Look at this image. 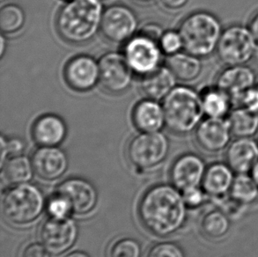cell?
Instances as JSON below:
<instances>
[{
    "mask_svg": "<svg viewBox=\"0 0 258 257\" xmlns=\"http://www.w3.org/2000/svg\"><path fill=\"white\" fill-rule=\"evenodd\" d=\"M45 207L42 189L29 182L14 185L4 196V216L14 226L31 224L42 215Z\"/></svg>",
    "mask_w": 258,
    "mask_h": 257,
    "instance_id": "cell-5",
    "label": "cell"
},
{
    "mask_svg": "<svg viewBox=\"0 0 258 257\" xmlns=\"http://www.w3.org/2000/svg\"><path fill=\"white\" fill-rule=\"evenodd\" d=\"M256 84V74L247 65L227 66L217 76L215 86L226 92L236 107L246 91Z\"/></svg>",
    "mask_w": 258,
    "mask_h": 257,
    "instance_id": "cell-17",
    "label": "cell"
},
{
    "mask_svg": "<svg viewBox=\"0 0 258 257\" xmlns=\"http://www.w3.org/2000/svg\"><path fill=\"white\" fill-rule=\"evenodd\" d=\"M133 1H135L137 3L139 4H143V5H147V4H151L154 2L155 0H133Z\"/></svg>",
    "mask_w": 258,
    "mask_h": 257,
    "instance_id": "cell-44",
    "label": "cell"
},
{
    "mask_svg": "<svg viewBox=\"0 0 258 257\" xmlns=\"http://www.w3.org/2000/svg\"><path fill=\"white\" fill-rule=\"evenodd\" d=\"M147 257H185V254L177 244L167 241L154 245Z\"/></svg>",
    "mask_w": 258,
    "mask_h": 257,
    "instance_id": "cell-33",
    "label": "cell"
},
{
    "mask_svg": "<svg viewBox=\"0 0 258 257\" xmlns=\"http://www.w3.org/2000/svg\"><path fill=\"white\" fill-rule=\"evenodd\" d=\"M143 250L138 240L124 237L115 240L108 251V257H142Z\"/></svg>",
    "mask_w": 258,
    "mask_h": 257,
    "instance_id": "cell-30",
    "label": "cell"
},
{
    "mask_svg": "<svg viewBox=\"0 0 258 257\" xmlns=\"http://www.w3.org/2000/svg\"><path fill=\"white\" fill-rule=\"evenodd\" d=\"M64 1H70V0H64Z\"/></svg>",
    "mask_w": 258,
    "mask_h": 257,
    "instance_id": "cell-47",
    "label": "cell"
},
{
    "mask_svg": "<svg viewBox=\"0 0 258 257\" xmlns=\"http://www.w3.org/2000/svg\"><path fill=\"white\" fill-rule=\"evenodd\" d=\"M101 1H107V0H101Z\"/></svg>",
    "mask_w": 258,
    "mask_h": 257,
    "instance_id": "cell-46",
    "label": "cell"
},
{
    "mask_svg": "<svg viewBox=\"0 0 258 257\" xmlns=\"http://www.w3.org/2000/svg\"><path fill=\"white\" fill-rule=\"evenodd\" d=\"M103 13L101 0L67 1L56 14V31L64 42L83 45L101 32Z\"/></svg>",
    "mask_w": 258,
    "mask_h": 257,
    "instance_id": "cell-2",
    "label": "cell"
},
{
    "mask_svg": "<svg viewBox=\"0 0 258 257\" xmlns=\"http://www.w3.org/2000/svg\"><path fill=\"white\" fill-rule=\"evenodd\" d=\"M206 168L205 161L198 154L184 153L178 157L172 165V183L181 191L199 187L203 182Z\"/></svg>",
    "mask_w": 258,
    "mask_h": 257,
    "instance_id": "cell-15",
    "label": "cell"
},
{
    "mask_svg": "<svg viewBox=\"0 0 258 257\" xmlns=\"http://www.w3.org/2000/svg\"><path fill=\"white\" fill-rule=\"evenodd\" d=\"M203 109L206 117L227 118L233 110L234 102L230 96L217 86L208 87L200 93Z\"/></svg>",
    "mask_w": 258,
    "mask_h": 257,
    "instance_id": "cell-23",
    "label": "cell"
},
{
    "mask_svg": "<svg viewBox=\"0 0 258 257\" xmlns=\"http://www.w3.org/2000/svg\"><path fill=\"white\" fill-rule=\"evenodd\" d=\"M169 150L170 143L163 133L140 132L128 144L127 157L139 169H150L166 160Z\"/></svg>",
    "mask_w": 258,
    "mask_h": 257,
    "instance_id": "cell-7",
    "label": "cell"
},
{
    "mask_svg": "<svg viewBox=\"0 0 258 257\" xmlns=\"http://www.w3.org/2000/svg\"><path fill=\"white\" fill-rule=\"evenodd\" d=\"M139 33L146 35L147 37L153 39L160 43V40L162 37L165 31L161 25L155 23V22H149V23L144 25Z\"/></svg>",
    "mask_w": 258,
    "mask_h": 257,
    "instance_id": "cell-36",
    "label": "cell"
},
{
    "mask_svg": "<svg viewBox=\"0 0 258 257\" xmlns=\"http://www.w3.org/2000/svg\"><path fill=\"white\" fill-rule=\"evenodd\" d=\"M258 161V141L252 138H236L226 151V163L236 174H248Z\"/></svg>",
    "mask_w": 258,
    "mask_h": 257,
    "instance_id": "cell-18",
    "label": "cell"
},
{
    "mask_svg": "<svg viewBox=\"0 0 258 257\" xmlns=\"http://www.w3.org/2000/svg\"><path fill=\"white\" fill-rule=\"evenodd\" d=\"M63 257H91L89 254L83 252V251H74L70 254H67V255H64Z\"/></svg>",
    "mask_w": 258,
    "mask_h": 257,
    "instance_id": "cell-41",
    "label": "cell"
},
{
    "mask_svg": "<svg viewBox=\"0 0 258 257\" xmlns=\"http://www.w3.org/2000/svg\"><path fill=\"white\" fill-rule=\"evenodd\" d=\"M123 55L134 73L144 77L161 66L164 53L159 42L137 33L124 43Z\"/></svg>",
    "mask_w": 258,
    "mask_h": 257,
    "instance_id": "cell-8",
    "label": "cell"
},
{
    "mask_svg": "<svg viewBox=\"0 0 258 257\" xmlns=\"http://www.w3.org/2000/svg\"><path fill=\"white\" fill-rule=\"evenodd\" d=\"M207 194L199 187L188 188L182 191L185 204L189 208H198L205 203Z\"/></svg>",
    "mask_w": 258,
    "mask_h": 257,
    "instance_id": "cell-35",
    "label": "cell"
},
{
    "mask_svg": "<svg viewBox=\"0 0 258 257\" xmlns=\"http://www.w3.org/2000/svg\"><path fill=\"white\" fill-rule=\"evenodd\" d=\"M56 194L69 202L72 212L87 215L93 212L98 203V192L90 181L79 177L69 178L62 182Z\"/></svg>",
    "mask_w": 258,
    "mask_h": 257,
    "instance_id": "cell-14",
    "label": "cell"
},
{
    "mask_svg": "<svg viewBox=\"0 0 258 257\" xmlns=\"http://www.w3.org/2000/svg\"><path fill=\"white\" fill-rule=\"evenodd\" d=\"M165 122L176 135L194 132L205 115L201 94L192 87L176 86L162 102Z\"/></svg>",
    "mask_w": 258,
    "mask_h": 257,
    "instance_id": "cell-3",
    "label": "cell"
},
{
    "mask_svg": "<svg viewBox=\"0 0 258 257\" xmlns=\"http://www.w3.org/2000/svg\"><path fill=\"white\" fill-rule=\"evenodd\" d=\"M257 141H258V138H257Z\"/></svg>",
    "mask_w": 258,
    "mask_h": 257,
    "instance_id": "cell-48",
    "label": "cell"
},
{
    "mask_svg": "<svg viewBox=\"0 0 258 257\" xmlns=\"http://www.w3.org/2000/svg\"><path fill=\"white\" fill-rule=\"evenodd\" d=\"M161 50L167 56H172L183 49V41L179 31H165L160 40Z\"/></svg>",
    "mask_w": 258,
    "mask_h": 257,
    "instance_id": "cell-31",
    "label": "cell"
},
{
    "mask_svg": "<svg viewBox=\"0 0 258 257\" xmlns=\"http://www.w3.org/2000/svg\"><path fill=\"white\" fill-rule=\"evenodd\" d=\"M178 31L183 41L184 51L204 58L216 52L223 28L214 14L197 11L181 21Z\"/></svg>",
    "mask_w": 258,
    "mask_h": 257,
    "instance_id": "cell-4",
    "label": "cell"
},
{
    "mask_svg": "<svg viewBox=\"0 0 258 257\" xmlns=\"http://www.w3.org/2000/svg\"><path fill=\"white\" fill-rule=\"evenodd\" d=\"M31 160L36 175L47 181L62 177L69 166L67 153L58 146H40Z\"/></svg>",
    "mask_w": 258,
    "mask_h": 257,
    "instance_id": "cell-16",
    "label": "cell"
},
{
    "mask_svg": "<svg viewBox=\"0 0 258 257\" xmlns=\"http://www.w3.org/2000/svg\"><path fill=\"white\" fill-rule=\"evenodd\" d=\"M161 6L170 11H178L183 8L189 0H159Z\"/></svg>",
    "mask_w": 258,
    "mask_h": 257,
    "instance_id": "cell-39",
    "label": "cell"
},
{
    "mask_svg": "<svg viewBox=\"0 0 258 257\" xmlns=\"http://www.w3.org/2000/svg\"><path fill=\"white\" fill-rule=\"evenodd\" d=\"M227 119L235 138H252L258 132V115L243 107L233 108Z\"/></svg>",
    "mask_w": 258,
    "mask_h": 257,
    "instance_id": "cell-26",
    "label": "cell"
},
{
    "mask_svg": "<svg viewBox=\"0 0 258 257\" xmlns=\"http://www.w3.org/2000/svg\"><path fill=\"white\" fill-rule=\"evenodd\" d=\"M31 136L37 146H59L67 139V123L55 114L41 115L32 125Z\"/></svg>",
    "mask_w": 258,
    "mask_h": 257,
    "instance_id": "cell-19",
    "label": "cell"
},
{
    "mask_svg": "<svg viewBox=\"0 0 258 257\" xmlns=\"http://www.w3.org/2000/svg\"><path fill=\"white\" fill-rule=\"evenodd\" d=\"M46 209L49 217L56 219L67 218L71 212H73L69 202L58 194L49 199L46 205Z\"/></svg>",
    "mask_w": 258,
    "mask_h": 257,
    "instance_id": "cell-32",
    "label": "cell"
},
{
    "mask_svg": "<svg viewBox=\"0 0 258 257\" xmlns=\"http://www.w3.org/2000/svg\"><path fill=\"white\" fill-rule=\"evenodd\" d=\"M2 169L6 181L13 185L28 182L35 173L31 159L22 154L11 157L5 162Z\"/></svg>",
    "mask_w": 258,
    "mask_h": 257,
    "instance_id": "cell-25",
    "label": "cell"
},
{
    "mask_svg": "<svg viewBox=\"0 0 258 257\" xmlns=\"http://www.w3.org/2000/svg\"><path fill=\"white\" fill-rule=\"evenodd\" d=\"M138 28L137 14L129 7L115 4L104 9L101 33L108 42L125 43L136 35Z\"/></svg>",
    "mask_w": 258,
    "mask_h": 257,
    "instance_id": "cell-9",
    "label": "cell"
},
{
    "mask_svg": "<svg viewBox=\"0 0 258 257\" xmlns=\"http://www.w3.org/2000/svg\"><path fill=\"white\" fill-rule=\"evenodd\" d=\"M7 147L8 154L11 155H20L25 149V144L23 140L19 138L7 139Z\"/></svg>",
    "mask_w": 258,
    "mask_h": 257,
    "instance_id": "cell-38",
    "label": "cell"
},
{
    "mask_svg": "<svg viewBox=\"0 0 258 257\" xmlns=\"http://www.w3.org/2000/svg\"><path fill=\"white\" fill-rule=\"evenodd\" d=\"M233 133L227 118L206 117L195 130L196 142L199 148L211 154L227 149Z\"/></svg>",
    "mask_w": 258,
    "mask_h": 257,
    "instance_id": "cell-13",
    "label": "cell"
},
{
    "mask_svg": "<svg viewBox=\"0 0 258 257\" xmlns=\"http://www.w3.org/2000/svg\"><path fill=\"white\" fill-rule=\"evenodd\" d=\"M237 106L247 108L249 111L258 115V84H255L254 87L245 92L238 102Z\"/></svg>",
    "mask_w": 258,
    "mask_h": 257,
    "instance_id": "cell-34",
    "label": "cell"
},
{
    "mask_svg": "<svg viewBox=\"0 0 258 257\" xmlns=\"http://www.w3.org/2000/svg\"><path fill=\"white\" fill-rule=\"evenodd\" d=\"M26 23V14L21 6L10 3L0 10V28L3 35H13L21 31Z\"/></svg>",
    "mask_w": 258,
    "mask_h": 257,
    "instance_id": "cell-29",
    "label": "cell"
},
{
    "mask_svg": "<svg viewBox=\"0 0 258 257\" xmlns=\"http://www.w3.org/2000/svg\"><path fill=\"white\" fill-rule=\"evenodd\" d=\"M63 79L67 86L75 92L92 90L100 82L99 61L89 55L74 56L64 66Z\"/></svg>",
    "mask_w": 258,
    "mask_h": 257,
    "instance_id": "cell-12",
    "label": "cell"
},
{
    "mask_svg": "<svg viewBox=\"0 0 258 257\" xmlns=\"http://www.w3.org/2000/svg\"><path fill=\"white\" fill-rule=\"evenodd\" d=\"M203 234L209 240H220L227 236L230 230V220L226 212L213 210L205 214L200 222Z\"/></svg>",
    "mask_w": 258,
    "mask_h": 257,
    "instance_id": "cell-27",
    "label": "cell"
},
{
    "mask_svg": "<svg viewBox=\"0 0 258 257\" xmlns=\"http://www.w3.org/2000/svg\"><path fill=\"white\" fill-rule=\"evenodd\" d=\"M229 196L239 205H250L258 198V186L251 175L239 174L234 177Z\"/></svg>",
    "mask_w": 258,
    "mask_h": 257,
    "instance_id": "cell-28",
    "label": "cell"
},
{
    "mask_svg": "<svg viewBox=\"0 0 258 257\" xmlns=\"http://www.w3.org/2000/svg\"><path fill=\"white\" fill-rule=\"evenodd\" d=\"M250 175L252 178L254 179L255 183L258 186V161L255 164V166L252 168L251 172H250Z\"/></svg>",
    "mask_w": 258,
    "mask_h": 257,
    "instance_id": "cell-42",
    "label": "cell"
},
{
    "mask_svg": "<svg viewBox=\"0 0 258 257\" xmlns=\"http://www.w3.org/2000/svg\"><path fill=\"white\" fill-rule=\"evenodd\" d=\"M132 119L133 125L140 132H160L166 125L163 106L149 98L135 105Z\"/></svg>",
    "mask_w": 258,
    "mask_h": 257,
    "instance_id": "cell-20",
    "label": "cell"
},
{
    "mask_svg": "<svg viewBox=\"0 0 258 257\" xmlns=\"http://www.w3.org/2000/svg\"><path fill=\"white\" fill-rule=\"evenodd\" d=\"M248 28L258 43V11L253 14L248 23Z\"/></svg>",
    "mask_w": 258,
    "mask_h": 257,
    "instance_id": "cell-40",
    "label": "cell"
},
{
    "mask_svg": "<svg viewBox=\"0 0 258 257\" xmlns=\"http://www.w3.org/2000/svg\"><path fill=\"white\" fill-rule=\"evenodd\" d=\"M257 42L248 27L234 24L223 29L218 43V58L226 66H242L255 56Z\"/></svg>",
    "mask_w": 258,
    "mask_h": 257,
    "instance_id": "cell-6",
    "label": "cell"
},
{
    "mask_svg": "<svg viewBox=\"0 0 258 257\" xmlns=\"http://www.w3.org/2000/svg\"><path fill=\"white\" fill-rule=\"evenodd\" d=\"M0 43H1V46H0V55H1V56H3L4 54H5V50H6V44H7V41H6L4 35L1 36Z\"/></svg>",
    "mask_w": 258,
    "mask_h": 257,
    "instance_id": "cell-43",
    "label": "cell"
},
{
    "mask_svg": "<svg viewBox=\"0 0 258 257\" xmlns=\"http://www.w3.org/2000/svg\"><path fill=\"white\" fill-rule=\"evenodd\" d=\"M254 58L258 60V43L257 46H256V49H255V56H254Z\"/></svg>",
    "mask_w": 258,
    "mask_h": 257,
    "instance_id": "cell-45",
    "label": "cell"
},
{
    "mask_svg": "<svg viewBox=\"0 0 258 257\" xmlns=\"http://www.w3.org/2000/svg\"><path fill=\"white\" fill-rule=\"evenodd\" d=\"M176 77L168 66H160L153 73L142 77L141 90L146 97L163 101L176 87Z\"/></svg>",
    "mask_w": 258,
    "mask_h": 257,
    "instance_id": "cell-22",
    "label": "cell"
},
{
    "mask_svg": "<svg viewBox=\"0 0 258 257\" xmlns=\"http://www.w3.org/2000/svg\"><path fill=\"white\" fill-rule=\"evenodd\" d=\"M187 207L177 188L169 184H158L145 192L138 212L147 231L155 236L168 237L184 226Z\"/></svg>",
    "mask_w": 258,
    "mask_h": 257,
    "instance_id": "cell-1",
    "label": "cell"
},
{
    "mask_svg": "<svg viewBox=\"0 0 258 257\" xmlns=\"http://www.w3.org/2000/svg\"><path fill=\"white\" fill-rule=\"evenodd\" d=\"M21 257H51L49 252L43 244L31 243L25 247Z\"/></svg>",
    "mask_w": 258,
    "mask_h": 257,
    "instance_id": "cell-37",
    "label": "cell"
},
{
    "mask_svg": "<svg viewBox=\"0 0 258 257\" xmlns=\"http://www.w3.org/2000/svg\"><path fill=\"white\" fill-rule=\"evenodd\" d=\"M167 66L178 80L184 83L198 80L203 72L201 58L186 51L168 56Z\"/></svg>",
    "mask_w": 258,
    "mask_h": 257,
    "instance_id": "cell-24",
    "label": "cell"
},
{
    "mask_svg": "<svg viewBox=\"0 0 258 257\" xmlns=\"http://www.w3.org/2000/svg\"><path fill=\"white\" fill-rule=\"evenodd\" d=\"M79 236V228L69 217L56 219L49 217L41 228L42 243L50 254H63L74 246Z\"/></svg>",
    "mask_w": 258,
    "mask_h": 257,
    "instance_id": "cell-11",
    "label": "cell"
},
{
    "mask_svg": "<svg viewBox=\"0 0 258 257\" xmlns=\"http://www.w3.org/2000/svg\"><path fill=\"white\" fill-rule=\"evenodd\" d=\"M234 171L227 163H213L206 168L202 187L211 198H225L230 193L234 182Z\"/></svg>",
    "mask_w": 258,
    "mask_h": 257,
    "instance_id": "cell-21",
    "label": "cell"
},
{
    "mask_svg": "<svg viewBox=\"0 0 258 257\" xmlns=\"http://www.w3.org/2000/svg\"><path fill=\"white\" fill-rule=\"evenodd\" d=\"M101 88L108 94H123L129 90L133 81V72L122 53L108 52L99 60Z\"/></svg>",
    "mask_w": 258,
    "mask_h": 257,
    "instance_id": "cell-10",
    "label": "cell"
}]
</instances>
